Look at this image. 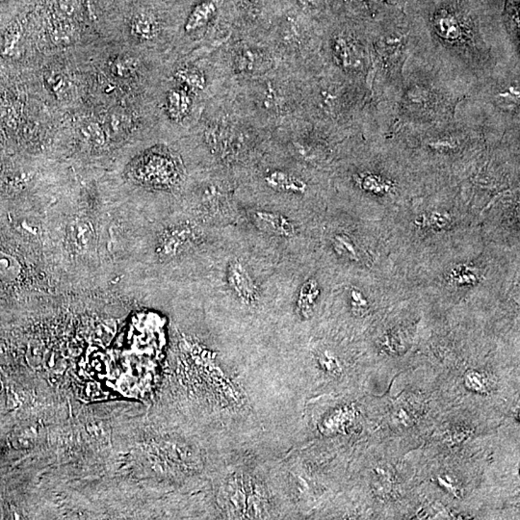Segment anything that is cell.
<instances>
[{
	"label": "cell",
	"instance_id": "ac0fdd59",
	"mask_svg": "<svg viewBox=\"0 0 520 520\" xmlns=\"http://www.w3.org/2000/svg\"><path fill=\"white\" fill-rule=\"evenodd\" d=\"M317 362L320 364L321 368L326 373L331 375V376H340L342 368L340 364V360L336 359L335 355L331 354L329 351H324L317 355Z\"/></svg>",
	"mask_w": 520,
	"mask_h": 520
},
{
	"label": "cell",
	"instance_id": "ffe728a7",
	"mask_svg": "<svg viewBox=\"0 0 520 520\" xmlns=\"http://www.w3.org/2000/svg\"><path fill=\"white\" fill-rule=\"evenodd\" d=\"M260 101L263 106L269 110H277L282 105V96L280 95L279 92L272 87H265L262 95H261Z\"/></svg>",
	"mask_w": 520,
	"mask_h": 520
},
{
	"label": "cell",
	"instance_id": "d6986e66",
	"mask_svg": "<svg viewBox=\"0 0 520 520\" xmlns=\"http://www.w3.org/2000/svg\"><path fill=\"white\" fill-rule=\"evenodd\" d=\"M333 248L341 256H348V258H355L357 260V253H355L354 245L351 242L349 237L345 234H338L335 236L333 240Z\"/></svg>",
	"mask_w": 520,
	"mask_h": 520
},
{
	"label": "cell",
	"instance_id": "8992f818",
	"mask_svg": "<svg viewBox=\"0 0 520 520\" xmlns=\"http://www.w3.org/2000/svg\"><path fill=\"white\" fill-rule=\"evenodd\" d=\"M328 50L336 71L370 87L371 54L367 24L350 21L330 34Z\"/></svg>",
	"mask_w": 520,
	"mask_h": 520
},
{
	"label": "cell",
	"instance_id": "8fae6325",
	"mask_svg": "<svg viewBox=\"0 0 520 520\" xmlns=\"http://www.w3.org/2000/svg\"><path fill=\"white\" fill-rule=\"evenodd\" d=\"M236 71L244 74H255L264 71L268 66V58L260 50L246 48L239 50L234 58Z\"/></svg>",
	"mask_w": 520,
	"mask_h": 520
},
{
	"label": "cell",
	"instance_id": "7a4b0ae2",
	"mask_svg": "<svg viewBox=\"0 0 520 520\" xmlns=\"http://www.w3.org/2000/svg\"><path fill=\"white\" fill-rule=\"evenodd\" d=\"M468 93L463 82L410 55L395 94L382 101L370 98L362 127L393 137L404 127L448 122Z\"/></svg>",
	"mask_w": 520,
	"mask_h": 520
},
{
	"label": "cell",
	"instance_id": "6da1fadb",
	"mask_svg": "<svg viewBox=\"0 0 520 520\" xmlns=\"http://www.w3.org/2000/svg\"><path fill=\"white\" fill-rule=\"evenodd\" d=\"M506 0H408L410 55L471 88L507 65L519 47L504 23Z\"/></svg>",
	"mask_w": 520,
	"mask_h": 520
},
{
	"label": "cell",
	"instance_id": "3957f363",
	"mask_svg": "<svg viewBox=\"0 0 520 520\" xmlns=\"http://www.w3.org/2000/svg\"><path fill=\"white\" fill-rule=\"evenodd\" d=\"M457 110L483 132H519L520 64L499 67L477 82Z\"/></svg>",
	"mask_w": 520,
	"mask_h": 520
},
{
	"label": "cell",
	"instance_id": "603a6c76",
	"mask_svg": "<svg viewBox=\"0 0 520 520\" xmlns=\"http://www.w3.org/2000/svg\"><path fill=\"white\" fill-rule=\"evenodd\" d=\"M0 1H3V0H0Z\"/></svg>",
	"mask_w": 520,
	"mask_h": 520
},
{
	"label": "cell",
	"instance_id": "5b68a950",
	"mask_svg": "<svg viewBox=\"0 0 520 520\" xmlns=\"http://www.w3.org/2000/svg\"><path fill=\"white\" fill-rule=\"evenodd\" d=\"M372 94L369 85L343 76H328L312 86L309 103L321 122L336 125H364Z\"/></svg>",
	"mask_w": 520,
	"mask_h": 520
},
{
	"label": "cell",
	"instance_id": "9a60e30c",
	"mask_svg": "<svg viewBox=\"0 0 520 520\" xmlns=\"http://www.w3.org/2000/svg\"><path fill=\"white\" fill-rule=\"evenodd\" d=\"M196 237L194 229L190 227H183L176 229L169 236H166L164 242V249L166 255H175L176 251L185 246V244L192 242Z\"/></svg>",
	"mask_w": 520,
	"mask_h": 520
},
{
	"label": "cell",
	"instance_id": "7402d4cb",
	"mask_svg": "<svg viewBox=\"0 0 520 520\" xmlns=\"http://www.w3.org/2000/svg\"><path fill=\"white\" fill-rule=\"evenodd\" d=\"M132 65L128 61H123V60H118L114 65V70H115L116 74L120 76H127L132 71Z\"/></svg>",
	"mask_w": 520,
	"mask_h": 520
},
{
	"label": "cell",
	"instance_id": "4fadbf2b",
	"mask_svg": "<svg viewBox=\"0 0 520 520\" xmlns=\"http://www.w3.org/2000/svg\"><path fill=\"white\" fill-rule=\"evenodd\" d=\"M318 295L319 289L316 280H309L302 285L296 300V309L300 316L304 319L311 317Z\"/></svg>",
	"mask_w": 520,
	"mask_h": 520
},
{
	"label": "cell",
	"instance_id": "52a82bcc",
	"mask_svg": "<svg viewBox=\"0 0 520 520\" xmlns=\"http://www.w3.org/2000/svg\"><path fill=\"white\" fill-rule=\"evenodd\" d=\"M227 284L232 294L246 306H256L260 300V289L248 266L241 260H232L227 266Z\"/></svg>",
	"mask_w": 520,
	"mask_h": 520
},
{
	"label": "cell",
	"instance_id": "30bf717a",
	"mask_svg": "<svg viewBox=\"0 0 520 520\" xmlns=\"http://www.w3.org/2000/svg\"><path fill=\"white\" fill-rule=\"evenodd\" d=\"M266 185L278 192L289 194H304L308 189L306 181L287 171L275 170L265 176Z\"/></svg>",
	"mask_w": 520,
	"mask_h": 520
},
{
	"label": "cell",
	"instance_id": "9c48e42d",
	"mask_svg": "<svg viewBox=\"0 0 520 520\" xmlns=\"http://www.w3.org/2000/svg\"><path fill=\"white\" fill-rule=\"evenodd\" d=\"M236 135L231 128L222 125L209 127L205 133L208 146L221 157L233 156L241 149V139Z\"/></svg>",
	"mask_w": 520,
	"mask_h": 520
},
{
	"label": "cell",
	"instance_id": "5bb4252c",
	"mask_svg": "<svg viewBox=\"0 0 520 520\" xmlns=\"http://www.w3.org/2000/svg\"><path fill=\"white\" fill-rule=\"evenodd\" d=\"M215 13H216V5L214 2L205 1L198 4L188 17L185 23V30L187 32H193L202 28L212 19Z\"/></svg>",
	"mask_w": 520,
	"mask_h": 520
},
{
	"label": "cell",
	"instance_id": "7c38bea8",
	"mask_svg": "<svg viewBox=\"0 0 520 520\" xmlns=\"http://www.w3.org/2000/svg\"><path fill=\"white\" fill-rule=\"evenodd\" d=\"M192 101L185 89H174L167 96V110L171 118L183 120L190 112Z\"/></svg>",
	"mask_w": 520,
	"mask_h": 520
},
{
	"label": "cell",
	"instance_id": "44dd1931",
	"mask_svg": "<svg viewBox=\"0 0 520 520\" xmlns=\"http://www.w3.org/2000/svg\"><path fill=\"white\" fill-rule=\"evenodd\" d=\"M466 382L469 388L473 391H480V393L485 391V384L483 383V377L480 374L473 373V372L468 373Z\"/></svg>",
	"mask_w": 520,
	"mask_h": 520
},
{
	"label": "cell",
	"instance_id": "2e32d148",
	"mask_svg": "<svg viewBox=\"0 0 520 520\" xmlns=\"http://www.w3.org/2000/svg\"><path fill=\"white\" fill-rule=\"evenodd\" d=\"M132 31L134 36L141 40H152L158 32V24L149 14H139L132 19Z\"/></svg>",
	"mask_w": 520,
	"mask_h": 520
},
{
	"label": "cell",
	"instance_id": "ba28073f",
	"mask_svg": "<svg viewBox=\"0 0 520 520\" xmlns=\"http://www.w3.org/2000/svg\"><path fill=\"white\" fill-rule=\"evenodd\" d=\"M253 221L263 231L282 238H291L295 236L294 222L280 212L258 209L253 213Z\"/></svg>",
	"mask_w": 520,
	"mask_h": 520
},
{
	"label": "cell",
	"instance_id": "277c9868",
	"mask_svg": "<svg viewBox=\"0 0 520 520\" xmlns=\"http://www.w3.org/2000/svg\"><path fill=\"white\" fill-rule=\"evenodd\" d=\"M367 35L372 61L371 100L382 101L397 91L412 52L405 11L367 24Z\"/></svg>",
	"mask_w": 520,
	"mask_h": 520
},
{
	"label": "cell",
	"instance_id": "e0dca14e",
	"mask_svg": "<svg viewBox=\"0 0 520 520\" xmlns=\"http://www.w3.org/2000/svg\"><path fill=\"white\" fill-rule=\"evenodd\" d=\"M175 76L185 89L192 91L204 90L205 77L199 69L193 67H181L176 71Z\"/></svg>",
	"mask_w": 520,
	"mask_h": 520
}]
</instances>
